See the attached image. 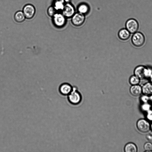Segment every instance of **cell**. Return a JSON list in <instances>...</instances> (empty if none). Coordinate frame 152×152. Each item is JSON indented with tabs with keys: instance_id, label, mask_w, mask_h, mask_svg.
<instances>
[{
	"instance_id": "cell-1",
	"label": "cell",
	"mask_w": 152,
	"mask_h": 152,
	"mask_svg": "<svg viewBox=\"0 0 152 152\" xmlns=\"http://www.w3.org/2000/svg\"><path fill=\"white\" fill-rule=\"evenodd\" d=\"M134 75L140 80L149 78L152 74V68L149 66L141 65L137 66L134 69Z\"/></svg>"
},
{
	"instance_id": "cell-2",
	"label": "cell",
	"mask_w": 152,
	"mask_h": 152,
	"mask_svg": "<svg viewBox=\"0 0 152 152\" xmlns=\"http://www.w3.org/2000/svg\"><path fill=\"white\" fill-rule=\"evenodd\" d=\"M68 102L73 105H77L82 102V96L75 86H73V88L70 93L67 96Z\"/></svg>"
},
{
	"instance_id": "cell-3",
	"label": "cell",
	"mask_w": 152,
	"mask_h": 152,
	"mask_svg": "<svg viewBox=\"0 0 152 152\" xmlns=\"http://www.w3.org/2000/svg\"><path fill=\"white\" fill-rule=\"evenodd\" d=\"M52 17L53 23L56 27L62 28L65 26L66 23L67 18L61 12H57Z\"/></svg>"
},
{
	"instance_id": "cell-4",
	"label": "cell",
	"mask_w": 152,
	"mask_h": 152,
	"mask_svg": "<svg viewBox=\"0 0 152 152\" xmlns=\"http://www.w3.org/2000/svg\"><path fill=\"white\" fill-rule=\"evenodd\" d=\"M131 41L135 47H140L142 46L145 41V38L143 34L140 32H136L133 34Z\"/></svg>"
},
{
	"instance_id": "cell-5",
	"label": "cell",
	"mask_w": 152,
	"mask_h": 152,
	"mask_svg": "<svg viewBox=\"0 0 152 152\" xmlns=\"http://www.w3.org/2000/svg\"><path fill=\"white\" fill-rule=\"evenodd\" d=\"M126 28L131 34L137 31L139 25L138 21L135 19L130 18L128 19L125 24Z\"/></svg>"
},
{
	"instance_id": "cell-6",
	"label": "cell",
	"mask_w": 152,
	"mask_h": 152,
	"mask_svg": "<svg viewBox=\"0 0 152 152\" xmlns=\"http://www.w3.org/2000/svg\"><path fill=\"white\" fill-rule=\"evenodd\" d=\"M71 22L74 26L79 27L81 26L85 22V15L78 12H75L71 18Z\"/></svg>"
},
{
	"instance_id": "cell-7",
	"label": "cell",
	"mask_w": 152,
	"mask_h": 152,
	"mask_svg": "<svg viewBox=\"0 0 152 152\" xmlns=\"http://www.w3.org/2000/svg\"><path fill=\"white\" fill-rule=\"evenodd\" d=\"M61 13L67 18H71L75 13V7L70 2L66 3Z\"/></svg>"
},
{
	"instance_id": "cell-8",
	"label": "cell",
	"mask_w": 152,
	"mask_h": 152,
	"mask_svg": "<svg viewBox=\"0 0 152 152\" xmlns=\"http://www.w3.org/2000/svg\"><path fill=\"white\" fill-rule=\"evenodd\" d=\"M138 129L142 133L148 132L150 129V124L147 120L141 119L138 120L137 123Z\"/></svg>"
},
{
	"instance_id": "cell-9",
	"label": "cell",
	"mask_w": 152,
	"mask_h": 152,
	"mask_svg": "<svg viewBox=\"0 0 152 152\" xmlns=\"http://www.w3.org/2000/svg\"><path fill=\"white\" fill-rule=\"evenodd\" d=\"M23 12L26 18L31 19L34 17L35 13L36 10L33 5L30 4H28L24 7Z\"/></svg>"
},
{
	"instance_id": "cell-10",
	"label": "cell",
	"mask_w": 152,
	"mask_h": 152,
	"mask_svg": "<svg viewBox=\"0 0 152 152\" xmlns=\"http://www.w3.org/2000/svg\"><path fill=\"white\" fill-rule=\"evenodd\" d=\"M73 86L68 83H64L61 84L59 88V91L62 95L68 96L71 92Z\"/></svg>"
},
{
	"instance_id": "cell-11",
	"label": "cell",
	"mask_w": 152,
	"mask_h": 152,
	"mask_svg": "<svg viewBox=\"0 0 152 152\" xmlns=\"http://www.w3.org/2000/svg\"><path fill=\"white\" fill-rule=\"evenodd\" d=\"M77 10L78 12L86 15L89 13L90 7L89 5L87 3L82 2L78 5Z\"/></svg>"
},
{
	"instance_id": "cell-12",
	"label": "cell",
	"mask_w": 152,
	"mask_h": 152,
	"mask_svg": "<svg viewBox=\"0 0 152 152\" xmlns=\"http://www.w3.org/2000/svg\"><path fill=\"white\" fill-rule=\"evenodd\" d=\"M130 34L126 28H122L119 31L118 33V36L121 40L125 41L129 38Z\"/></svg>"
},
{
	"instance_id": "cell-13",
	"label": "cell",
	"mask_w": 152,
	"mask_h": 152,
	"mask_svg": "<svg viewBox=\"0 0 152 152\" xmlns=\"http://www.w3.org/2000/svg\"><path fill=\"white\" fill-rule=\"evenodd\" d=\"M129 90L131 94L135 96H138L142 93V87L138 84L132 85Z\"/></svg>"
},
{
	"instance_id": "cell-14",
	"label": "cell",
	"mask_w": 152,
	"mask_h": 152,
	"mask_svg": "<svg viewBox=\"0 0 152 152\" xmlns=\"http://www.w3.org/2000/svg\"><path fill=\"white\" fill-rule=\"evenodd\" d=\"M142 88V93L144 95L149 96L152 94V83L151 82L145 83Z\"/></svg>"
},
{
	"instance_id": "cell-15",
	"label": "cell",
	"mask_w": 152,
	"mask_h": 152,
	"mask_svg": "<svg viewBox=\"0 0 152 152\" xmlns=\"http://www.w3.org/2000/svg\"><path fill=\"white\" fill-rule=\"evenodd\" d=\"M66 3L64 0H54L53 6L57 12H61Z\"/></svg>"
},
{
	"instance_id": "cell-16",
	"label": "cell",
	"mask_w": 152,
	"mask_h": 152,
	"mask_svg": "<svg viewBox=\"0 0 152 152\" xmlns=\"http://www.w3.org/2000/svg\"><path fill=\"white\" fill-rule=\"evenodd\" d=\"M137 150L136 145L132 142L127 143L124 148V151L125 152H136Z\"/></svg>"
},
{
	"instance_id": "cell-17",
	"label": "cell",
	"mask_w": 152,
	"mask_h": 152,
	"mask_svg": "<svg viewBox=\"0 0 152 152\" xmlns=\"http://www.w3.org/2000/svg\"><path fill=\"white\" fill-rule=\"evenodd\" d=\"M14 18L15 21L18 23L23 22L26 18L23 11H17L15 13Z\"/></svg>"
},
{
	"instance_id": "cell-18",
	"label": "cell",
	"mask_w": 152,
	"mask_h": 152,
	"mask_svg": "<svg viewBox=\"0 0 152 152\" xmlns=\"http://www.w3.org/2000/svg\"><path fill=\"white\" fill-rule=\"evenodd\" d=\"M140 79L135 75L131 76L129 79L130 84L132 85H138L140 81Z\"/></svg>"
},
{
	"instance_id": "cell-19",
	"label": "cell",
	"mask_w": 152,
	"mask_h": 152,
	"mask_svg": "<svg viewBox=\"0 0 152 152\" xmlns=\"http://www.w3.org/2000/svg\"><path fill=\"white\" fill-rule=\"evenodd\" d=\"M58 12L53 6H50L47 10V13L49 16L52 17Z\"/></svg>"
},
{
	"instance_id": "cell-20",
	"label": "cell",
	"mask_w": 152,
	"mask_h": 152,
	"mask_svg": "<svg viewBox=\"0 0 152 152\" xmlns=\"http://www.w3.org/2000/svg\"><path fill=\"white\" fill-rule=\"evenodd\" d=\"M144 148L145 151H152V144L150 142H147L145 144Z\"/></svg>"
},
{
	"instance_id": "cell-21",
	"label": "cell",
	"mask_w": 152,
	"mask_h": 152,
	"mask_svg": "<svg viewBox=\"0 0 152 152\" xmlns=\"http://www.w3.org/2000/svg\"><path fill=\"white\" fill-rule=\"evenodd\" d=\"M151 107V105L147 103H143L141 106V109L142 110L147 112L150 110Z\"/></svg>"
},
{
	"instance_id": "cell-22",
	"label": "cell",
	"mask_w": 152,
	"mask_h": 152,
	"mask_svg": "<svg viewBox=\"0 0 152 152\" xmlns=\"http://www.w3.org/2000/svg\"><path fill=\"white\" fill-rule=\"evenodd\" d=\"M140 99L143 103H147L149 101V96H148L144 94L141 96Z\"/></svg>"
},
{
	"instance_id": "cell-23",
	"label": "cell",
	"mask_w": 152,
	"mask_h": 152,
	"mask_svg": "<svg viewBox=\"0 0 152 152\" xmlns=\"http://www.w3.org/2000/svg\"><path fill=\"white\" fill-rule=\"evenodd\" d=\"M146 117L148 120L152 121V110H150L147 111Z\"/></svg>"
},
{
	"instance_id": "cell-24",
	"label": "cell",
	"mask_w": 152,
	"mask_h": 152,
	"mask_svg": "<svg viewBox=\"0 0 152 152\" xmlns=\"http://www.w3.org/2000/svg\"><path fill=\"white\" fill-rule=\"evenodd\" d=\"M146 139L149 141L152 140V132H150L147 134L146 136Z\"/></svg>"
},
{
	"instance_id": "cell-25",
	"label": "cell",
	"mask_w": 152,
	"mask_h": 152,
	"mask_svg": "<svg viewBox=\"0 0 152 152\" xmlns=\"http://www.w3.org/2000/svg\"><path fill=\"white\" fill-rule=\"evenodd\" d=\"M149 101L152 104V94L149 96Z\"/></svg>"
},
{
	"instance_id": "cell-26",
	"label": "cell",
	"mask_w": 152,
	"mask_h": 152,
	"mask_svg": "<svg viewBox=\"0 0 152 152\" xmlns=\"http://www.w3.org/2000/svg\"><path fill=\"white\" fill-rule=\"evenodd\" d=\"M149 78L150 80V82L152 83V74Z\"/></svg>"
},
{
	"instance_id": "cell-27",
	"label": "cell",
	"mask_w": 152,
	"mask_h": 152,
	"mask_svg": "<svg viewBox=\"0 0 152 152\" xmlns=\"http://www.w3.org/2000/svg\"><path fill=\"white\" fill-rule=\"evenodd\" d=\"M65 2V3H67L69 2H70V0H64Z\"/></svg>"
},
{
	"instance_id": "cell-28",
	"label": "cell",
	"mask_w": 152,
	"mask_h": 152,
	"mask_svg": "<svg viewBox=\"0 0 152 152\" xmlns=\"http://www.w3.org/2000/svg\"><path fill=\"white\" fill-rule=\"evenodd\" d=\"M150 128H151L152 130V124H151V125H150Z\"/></svg>"
}]
</instances>
